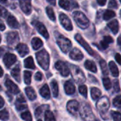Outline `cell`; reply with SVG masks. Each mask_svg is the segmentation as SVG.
Listing matches in <instances>:
<instances>
[{
  "mask_svg": "<svg viewBox=\"0 0 121 121\" xmlns=\"http://www.w3.org/2000/svg\"><path fill=\"white\" fill-rule=\"evenodd\" d=\"M45 107V106H40L36 108V110L35 111V115L36 118H38L39 116H40V115L42 114V112H43V108Z\"/></svg>",
  "mask_w": 121,
  "mask_h": 121,
  "instance_id": "f6af8a7d",
  "label": "cell"
},
{
  "mask_svg": "<svg viewBox=\"0 0 121 121\" xmlns=\"http://www.w3.org/2000/svg\"><path fill=\"white\" fill-rule=\"evenodd\" d=\"M45 121H56L53 113L49 110L46 111L45 113Z\"/></svg>",
  "mask_w": 121,
  "mask_h": 121,
  "instance_id": "8d00e7d4",
  "label": "cell"
},
{
  "mask_svg": "<svg viewBox=\"0 0 121 121\" xmlns=\"http://www.w3.org/2000/svg\"><path fill=\"white\" fill-rule=\"evenodd\" d=\"M38 121H41V120H38Z\"/></svg>",
  "mask_w": 121,
  "mask_h": 121,
  "instance_id": "91938a15",
  "label": "cell"
},
{
  "mask_svg": "<svg viewBox=\"0 0 121 121\" xmlns=\"http://www.w3.org/2000/svg\"><path fill=\"white\" fill-rule=\"evenodd\" d=\"M71 73L74 80L77 83L82 84L86 81V77L81 69H79L77 66H71Z\"/></svg>",
  "mask_w": 121,
  "mask_h": 121,
  "instance_id": "8992f818",
  "label": "cell"
},
{
  "mask_svg": "<svg viewBox=\"0 0 121 121\" xmlns=\"http://www.w3.org/2000/svg\"><path fill=\"white\" fill-rule=\"evenodd\" d=\"M116 16V13L113 11H111V10H106L104 13V16H103V18L105 21H108V20H110L111 18H113V17Z\"/></svg>",
  "mask_w": 121,
  "mask_h": 121,
  "instance_id": "d6a6232c",
  "label": "cell"
},
{
  "mask_svg": "<svg viewBox=\"0 0 121 121\" xmlns=\"http://www.w3.org/2000/svg\"><path fill=\"white\" fill-rule=\"evenodd\" d=\"M75 40L85 49V50H86V52L92 55V56H95V52L93 50V49L89 46V45L87 43L86 41H85V40L82 38V36L80 34H76L75 35Z\"/></svg>",
  "mask_w": 121,
  "mask_h": 121,
  "instance_id": "52a82bcc",
  "label": "cell"
},
{
  "mask_svg": "<svg viewBox=\"0 0 121 121\" xmlns=\"http://www.w3.org/2000/svg\"><path fill=\"white\" fill-rule=\"evenodd\" d=\"M5 86L7 88L8 91L11 94H18L20 92V89L18 87V86L15 83H13L11 80H10L9 79L6 80V82H5Z\"/></svg>",
  "mask_w": 121,
  "mask_h": 121,
  "instance_id": "9a60e30c",
  "label": "cell"
},
{
  "mask_svg": "<svg viewBox=\"0 0 121 121\" xmlns=\"http://www.w3.org/2000/svg\"><path fill=\"white\" fill-rule=\"evenodd\" d=\"M3 62L5 66L9 68L16 62V56L11 53H6L4 56Z\"/></svg>",
  "mask_w": 121,
  "mask_h": 121,
  "instance_id": "4fadbf2b",
  "label": "cell"
},
{
  "mask_svg": "<svg viewBox=\"0 0 121 121\" xmlns=\"http://www.w3.org/2000/svg\"><path fill=\"white\" fill-rule=\"evenodd\" d=\"M79 114L84 121H96L95 116L89 104H83L79 109Z\"/></svg>",
  "mask_w": 121,
  "mask_h": 121,
  "instance_id": "3957f363",
  "label": "cell"
},
{
  "mask_svg": "<svg viewBox=\"0 0 121 121\" xmlns=\"http://www.w3.org/2000/svg\"><path fill=\"white\" fill-rule=\"evenodd\" d=\"M3 73H4V71H3L2 68H1V75H0V77H2L3 76Z\"/></svg>",
  "mask_w": 121,
  "mask_h": 121,
  "instance_id": "9f6ffc18",
  "label": "cell"
},
{
  "mask_svg": "<svg viewBox=\"0 0 121 121\" xmlns=\"http://www.w3.org/2000/svg\"><path fill=\"white\" fill-rule=\"evenodd\" d=\"M31 72L29 71H24L23 72V79H24V82L25 84H26L27 85H29L31 83Z\"/></svg>",
  "mask_w": 121,
  "mask_h": 121,
  "instance_id": "d590c367",
  "label": "cell"
},
{
  "mask_svg": "<svg viewBox=\"0 0 121 121\" xmlns=\"http://www.w3.org/2000/svg\"><path fill=\"white\" fill-rule=\"evenodd\" d=\"M110 70L111 72V74L113 77H118L119 76V70L118 68L117 67V65H116V63L113 61H111L108 64Z\"/></svg>",
  "mask_w": 121,
  "mask_h": 121,
  "instance_id": "83f0119b",
  "label": "cell"
},
{
  "mask_svg": "<svg viewBox=\"0 0 121 121\" xmlns=\"http://www.w3.org/2000/svg\"><path fill=\"white\" fill-rule=\"evenodd\" d=\"M108 7L113 8V9H117L118 8V3L116 0H109L108 2Z\"/></svg>",
  "mask_w": 121,
  "mask_h": 121,
  "instance_id": "bcb514c9",
  "label": "cell"
},
{
  "mask_svg": "<svg viewBox=\"0 0 121 121\" xmlns=\"http://www.w3.org/2000/svg\"><path fill=\"white\" fill-rule=\"evenodd\" d=\"M50 85L52 87V94L53 96L55 98H57L58 96V93H59V88H58V84L56 82V80L53 79L51 82H50Z\"/></svg>",
  "mask_w": 121,
  "mask_h": 121,
  "instance_id": "4dcf8cb0",
  "label": "cell"
},
{
  "mask_svg": "<svg viewBox=\"0 0 121 121\" xmlns=\"http://www.w3.org/2000/svg\"><path fill=\"white\" fill-rule=\"evenodd\" d=\"M91 96L94 101L99 100L101 96V91L100 89L96 87H92L91 89Z\"/></svg>",
  "mask_w": 121,
  "mask_h": 121,
  "instance_id": "f1b7e54d",
  "label": "cell"
},
{
  "mask_svg": "<svg viewBox=\"0 0 121 121\" xmlns=\"http://www.w3.org/2000/svg\"><path fill=\"white\" fill-rule=\"evenodd\" d=\"M25 92L26 94V96L30 101H33L37 98L36 93L32 87H26L25 89Z\"/></svg>",
  "mask_w": 121,
  "mask_h": 121,
  "instance_id": "d4e9b609",
  "label": "cell"
},
{
  "mask_svg": "<svg viewBox=\"0 0 121 121\" xmlns=\"http://www.w3.org/2000/svg\"><path fill=\"white\" fill-rule=\"evenodd\" d=\"M56 41L59 48L64 53H67L72 48L71 41L64 35L58 34V33H57V36L56 37Z\"/></svg>",
  "mask_w": 121,
  "mask_h": 121,
  "instance_id": "5b68a950",
  "label": "cell"
},
{
  "mask_svg": "<svg viewBox=\"0 0 121 121\" xmlns=\"http://www.w3.org/2000/svg\"><path fill=\"white\" fill-rule=\"evenodd\" d=\"M47 1L52 6H55L56 5V0H47Z\"/></svg>",
  "mask_w": 121,
  "mask_h": 121,
  "instance_id": "816d5d0a",
  "label": "cell"
},
{
  "mask_svg": "<svg viewBox=\"0 0 121 121\" xmlns=\"http://www.w3.org/2000/svg\"><path fill=\"white\" fill-rule=\"evenodd\" d=\"M4 29H5V26L4 25V23L2 22H1V30L3 31V30H4Z\"/></svg>",
  "mask_w": 121,
  "mask_h": 121,
  "instance_id": "11a10c76",
  "label": "cell"
},
{
  "mask_svg": "<svg viewBox=\"0 0 121 121\" xmlns=\"http://www.w3.org/2000/svg\"><path fill=\"white\" fill-rule=\"evenodd\" d=\"M11 76L13 77V79L18 82H21V69L19 67V66H16L15 67L11 72Z\"/></svg>",
  "mask_w": 121,
  "mask_h": 121,
  "instance_id": "603a6c76",
  "label": "cell"
},
{
  "mask_svg": "<svg viewBox=\"0 0 121 121\" xmlns=\"http://www.w3.org/2000/svg\"><path fill=\"white\" fill-rule=\"evenodd\" d=\"M7 24L11 28H19V23H18V21L12 15H10V16H8V18H7Z\"/></svg>",
  "mask_w": 121,
  "mask_h": 121,
  "instance_id": "ffe728a7",
  "label": "cell"
},
{
  "mask_svg": "<svg viewBox=\"0 0 121 121\" xmlns=\"http://www.w3.org/2000/svg\"><path fill=\"white\" fill-rule=\"evenodd\" d=\"M113 106L116 108H121V95L117 96L113 101Z\"/></svg>",
  "mask_w": 121,
  "mask_h": 121,
  "instance_id": "60d3db41",
  "label": "cell"
},
{
  "mask_svg": "<svg viewBox=\"0 0 121 121\" xmlns=\"http://www.w3.org/2000/svg\"><path fill=\"white\" fill-rule=\"evenodd\" d=\"M19 5L24 13L28 15L31 13V0H18Z\"/></svg>",
  "mask_w": 121,
  "mask_h": 121,
  "instance_id": "5bb4252c",
  "label": "cell"
},
{
  "mask_svg": "<svg viewBox=\"0 0 121 121\" xmlns=\"http://www.w3.org/2000/svg\"><path fill=\"white\" fill-rule=\"evenodd\" d=\"M79 93L85 98L87 97V87L85 85H82L79 87Z\"/></svg>",
  "mask_w": 121,
  "mask_h": 121,
  "instance_id": "7bdbcfd3",
  "label": "cell"
},
{
  "mask_svg": "<svg viewBox=\"0 0 121 121\" xmlns=\"http://www.w3.org/2000/svg\"><path fill=\"white\" fill-rule=\"evenodd\" d=\"M16 50H17L18 53L19 54V55L21 57L26 56L29 52V49H28V46L26 44H23V43L18 44L17 46H16Z\"/></svg>",
  "mask_w": 121,
  "mask_h": 121,
  "instance_id": "ac0fdd59",
  "label": "cell"
},
{
  "mask_svg": "<svg viewBox=\"0 0 121 121\" xmlns=\"http://www.w3.org/2000/svg\"><path fill=\"white\" fill-rule=\"evenodd\" d=\"M96 108L99 110L101 116L104 117L107 114V112L110 108V101L106 96H103L99 99L96 102Z\"/></svg>",
  "mask_w": 121,
  "mask_h": 121,
  "instance_id": "277c9868",
  "label": "cell"
},
{
  "mask_svg": "<svg viewBox=\"0 0 121 121\" xmlns=\"http://www.w3.org/2000/svg\"><path fill=\"white\" fill-rule=\"evenodd\" d=\"M113 43V39L111 36L109 35H106L104 37V40L102 41H101L100 45H101V48L102 50H106L108 48V45L110 43Z\"/></svg>",
  "mask_w": 121,
  "mask_h": 121,
  "instance_id": "44dd1931",
  "label": "cell"
},
{
  "mask_svg": "<svg viewBox=\"0 0 121 121\" xmlns=\"http://www.w3.org/2000/svg\"><path fill=\"white\" fill-rule=\"evenodd\" d=\"M59 5L61 8L65 10H70L72 9V4L71 1H69L68 0H60L59 1Z\"/></svg>",
  "mask_w": 121,
  "mask_h": 121,
  "instance_id": "1f68e13d",
  "label": "cell"
},
{
  "mask_svg": "<svg viewBox=\"0 0 121 121\" xmlns=\"http://www.w3.org/2000/svg\"><path fill=\"white\" fill-rule=\"evenodd\" d=\"M103 84H104V86L105 87V89L106 90H109L112 86L111 82L110 79L108 77H105L103 79Z\"/></svg>",
  "mask_w": 121,
  "mask_h": 121,
  "instance_id": "f35d334b",
  "label": "cell"
},
{
  "mask_svg": "<svg viewBox=\"0 0 121 121\" xmlns=\"http://www.w3.org/2000/svg\"><path fill=\"white\" fill-rule=\"evenodd\" d=\"M67 109L69 113L75 116L79 110V104L75 100H71L67 104Z\"/></svg>",
  "mask_w": 121,
  "mask_h": 121,
  "instance_id": "7c38bea8",
  "label": "cell"
},
{
  "mask_svg": "<svg viewBox=\"0 0 121 121\" xmlns=\"http://www.w3.org/2000/svg\"><path fill=\"white\" fill-rule=\"evenodd\" d=\"M59 19H60V22L61 25L67 30H72L73 29V26L71 22V20L65 13H60Z\"/></svg>",
  "mask_w": 121,
  "mask_h": 121,
  "instance_id": "ba28073f",
  "label": "cell"
},
{
  "mask_svg": "<svg viewBox=\"0 0 121 121\" xmlns=\"http://www.w3.org/2000/svg\"><path fill=\"white\" fill-rule=\"evenodd\" d=\"M117 42H118V45L121 48V35H120V36L118 38Z\"/></svg>",
  "mask_w": 121,
  "mask_h": 121,
  "instance_id": "db71d44e",
  "label": "cell"
},
{
  "mask_svg": "<svg viewBox=\"0 0 121 121\" xmlns=\"http://www.w3.org/2000/svg\"><path fill=\"white\" fill-rule=\"evenodd\" d=\"M7 1V0H1V2L2 3V4H4V3H6Z\"/></svg>",
  "mask_w": 121,
  "mask_h": 121,
  "instance_id": "6f0895ef",
  "label": "cell"
},
{
  "mask_svg": "<svg viewBox=\"0 0 121 121\" xmlns=\"http://www.w3.org/2000/svg\"><path fill=\"white\" fill-rule=\"evenodd\" d=\"M36 60L38 65L45 70L49 68L50 65V55L45 50H42L35 54Z\"/></svg>",
  "mask_w": 121,
  "mask_h": 121,
  "instance_id": "6da1fadb",
  "label": "cell"
},
{
  "mask_svg": "<svg viewBox=\"0 0 121 121\" xmlns=\"http://www.w3.org/2000/svg\"><path fill=\"white\" fill-rule=\"evenodd\" d=\"M0 101H1V102H0V108H1L4 106V99L1 96L0 97Z\"/></svg>",
  "mask_w": 121,
  "mask_h": 121,
  "instance_id": "f5cc1de1",
  "label": "cell"
},
{
  "mask_svg": "<svg viewBox=\"0 0 121 121\" xmlns=\"http://www.w3.org/2000/svg\"><path fill=\"white\" fill-rule=\"evenodd\" d=\"M21 118L25 121H32L33 118H32V116L31 113L29 111H26L24 113H23L21 114Z\"/></svg>",
  "mask_w": 121,
  "mask_h": 121,
  "instance_id": "ab89813d",
  "label": "cell"
},
{
  "mask_svg": "<svg viewBox=\"0 0 121 121\" xmlns=\"http://www.w3.org/2000/svg\"><path fill=\"white\" fill-rule=\"evenodd\" d=\"M8 14V11H7V10L6 9H5L4 8H3V7H1V17H6V16Z\"/></svg>",
  "mask_w": 121,
  "mask_h": 121,
  "instance_id": "681fc988",
  "label": "cell"
},
{
  "mask_svg": "<svg viewBox=\"0 0 121 121\" xmlns=\"http://www.w3.org/2000/svg\"><path fill=\"white\" fill-rule=\"evenodd\" d=\"M65 91L67 95H72L75 92V86L71 81H67L65 83Z\"/></svg>",
  "mask_w": 121,
  "mask_h": 121,
  "instance_id": "d6986e66",
  "label": "cell"
},
{
  "mask_svg": "<svg viewBox=\"0 0 121 121\" xmlns=\"http://www.w3.org/2000/svg\"><path fill=\"white\" fill-rule=\"evenodd\" d=\"M108 27L111 29L113 34H117L119 30V23L117 20H113L108 23Z\"/></svg>",
  "mask_w": 121,
  "mask_h": 121,
  "instance_id": "7402d4cb",
  "label": "cell"
},
{
  "mask_svg": "<svg viewBox=\"0 0 121 121\" xmlns=\"http://www.w3.org/2000/svg\"><path fill=\"white\" fill-rule=\"evenodd\" d=\"M115 58H116V62L121 65V55L119 53H117L115 56Z\"/></svg>",
  "mask_w": 121,
  "mask_h": 121,
  "instance_id": "c3c4849f",
  "label": "cell"
},
{
  "mask_svg": "<svg viewBox=\"0 0 121 121\" xmlns=\"http://www.w3.org/2000/svg\"><path fill=\"white\" fill-rule=\"evenodd\" d=\"M55 68L59 71V72L60 73V74L62 77H67L69 74V69L68 67V66L66 65V63H65L64 62L62 61H58L55 63Z\"/></svg>",
  "mask_w": 121,
  "mask_h": 121,
  "instance_id": "9c48e42d",
  "label": "cell"
},
{
  "mask_svg": "<svg viewBox=\"0 0 121 121\" xmlns=\"http://www.w3.org/2000/svg\"><path fill=\"white\" fill-rule=\"evenodd\" d=\"M112 118L114 121H121V113L118 111H111Z\"/></svg>",
  "mask_w": 121,
  "mask_h": 121,
  "instance_id": "b9f144b4",
  "label": "cell"
},
{
  "mask_svg": "<svg viewBox=\"0 0 121 121\" xmlns=\"http://www.w3.org/2000/svg\"><path fill=\"white\" fill-rule=\"evenodd\" d=\"M84 66L86 67V69H87L88 70L94 72V73H96L97 72V67L95 65V63L93 61L91 60H86L84 63Z\"/></svg>",
  "mask_w": 121,
  "mask_h": 121,
  "instance_id": "4316f807",
  "label": "cell"
},
{
  "mask_svg": "<svg viewBox=\"0 0 121 121\" xmlns=\"http://www.w3.org/2000/svg\"><path fill=\"white\" fill-rule=\"evenodd\" d=\"M24 66L27 69H34L35 68L34 61H33V59L32 57H28L26 59H25V60H24Z\"/></svg>",
  "mask_w": 121,
  "mask_h": 121,
  "instance_id": "f546056e",
  "label": "cell"
},
{
  "mask_svg": "<svg viewBox=\"0 0 121 121\" xmlns=\"http://www.w3.org/2000/svg\"><path fill=\"white\" fill-rule=\"evenodd\" d=\"M31 45H32V48L36 50L43 45V43L41 40V39H40L39 38L35 37L31 40Z\"/></svg>",
  "mask_w": 121,
  "mask_h": 121,
  "instance_id": "484cf974",
  "label": "cell"
},
{
  "mask_svg": "<svg viewBox=\"0 0 121 121\" xmlns=\"http://www.w3.org/2000/svg\"><path fill=\"white\" fill-rule=\"evenodd\" d=\"M6 41L8 45H9L10 46L16 45L19 41V36L18 33L15 31L8 33L6 35Z\"/></svg>",
  "mask_w": 121,
  "mask_h": 121,
  "instance_id": "8fae6325",
  "label": "cell"
},
{
  "mask_svg": "<svg viewBox=\"0 0 121 121\" xmlns=\"http://www.w3.org/2000/svg\"><path fill=\"white\" fill-rule=\"evenodd\" d=\"M42 78H43V74L41 72H38L35 74V79L36 81H41L42 80Z\"/></svg>",
  "mask_w": 121,
  "mask_h": 121,
  "instance_id": "7dc6e473",
  "label": "cell"
},
{
  "mask_svg": "<svg viewBox=\"0 0 121 121\" xmlns=\"http://www.w3.org/2000/svg\"><path fill=\"white\" fill-rule=\"evenodd\" d=\"M32 23L35 26V28H36V30H38V32L39 33H40L45 38H46V39L49 38L48 32L43 23H42L41 22H39V21H33Z\"/></svg>",
  "mask_w": 121,
  "mask_h": 121,
  "instance_id": "30bf717a",
  "label": "cell"
},
{
  "mask_svg": "<svg viewBox=\"0 0 121 121\" xmlns=\"http://www.w3.org/2000/svg\"><path fill=\"white\" fill-rule=\"evenodd\" d=\"M120 1H121V0H120Z\"/></svg>",
  "mask_w": 121,
  "mask_h": 121,
  "instance_id": "94428289",
  "label": "cell"
},
{
  "mask_svg": "<svg viewBox=\"0 0 121 121\" xmlns=\"http://www.w3.org/2000/svg\"><path fill=\"white\" fill-rule=\"evenodd\" d=\"M100 66H101L102 73L104 74V75L108 76V65H107L106 62L104 60H101L100 61Z\"/></svg>",
  "mask_w": 121,
  "mask_h": 121,
  "instance_id": "e575fe53",
  "label": "cell"
},
{
  "mask_svg": "<svg viewBox=\"0 0 121 121\" xmlns=\"http://www.w3.org/2000/svg\"><path fill=\"white\" fill-rule=\"evenodd\" d=\"M120 16H121V11H120Z\"/></svg>",
  "mask_w": 121,
  "mask_h": 121,
  "instance_id": "680465c9",
  "label": "cell"
},
{
  "mask_svg": "<svg viewBox=\"0 0 121 121\" xmlns=\"http://www.w3.org/2000/svg\"><path fill=\"white\" fill-rule=\"evenodd\" d=\"M113 89L116 93L120 92L121 88H120V84H119V81L116 79L113 81Z\"/></svg>",
  "mask_w": 121,
  "mask_h": 121,
  "instance_id": "ee69618b",
  "label": "cell"
},
{
  "mask_svg": "<svg viewBox=\"0 0 121 121\" xmlns=\"http://www.w3.org/2000/svg\"><path fill=\"white\" fill-rule=\"evenodd\" d=\"M106 2H107V0H97V3L100 6H104V5H106Z\"/></svg>",
  "mask_w": 121,
  "mask_h": 121,
  "instance_id": "f907efd6",
  "label": "cell"
},
{
  "mask_svg": "<svg viewBox=\"0 0 121 121\" xmlns=\"http://www.w3.org/2000/svg\"><path fill=\"white\" fill-rule=\"evenodd\" d=\"M15 106H16V108L18 111H23L28 108L26 101L23 96H20L19 97L17 98Z\"/></svg>",
  "mask_w": 121,
  "mask_h": 121,
  "instance_id": "e0dca14e",
  "label": "cell"
},
{
  "mask_svg": "<svg viewBox=\"0 0 121 121\" xmlns=\"http://www.w3.org/2000/svg\"><path fill=\"white\" fill-rule=\"evenodd\" d=\"M46 13L48 15V16L49 17V18L52 21H55L56 18H55V15L54 13V11L52 9V8L51 6H47L46 7Z\"/></svg>",
  "mask_w": 121,
  "mask_h": 121,
  "instance_id": "836d02e7",
  "label": "cell"
},
{
  "mask_svg": "<svg viewBox=\"0 0 121 121\" xmlns=\"http://www.w3.org/2000/svg\"><path fill=\"white\" fill-rule=\"evenodd\" d=\"M0 118L2 121H7L9 118V114L6 109H3L0 113Z\"/></svg>",
  "mask_w": 121,
  "mask_h": 121,
  "instance_id": "74e56055",
  "label": "cell"
},
{
  "mask_svg": "<svg viewBox=\"0 0 121 121\" xmlns=\"http://www.w3.org/2000/svg\"><path fill=\"white\" fill-rule=\"evenodd\" d=\"M40 94L42 97H43L45 99H49L50 98V91L48 86L47 84H45L40 89Z\"/></svg>",
  "mask_w": 121,
  "mask_h": 121,
  "instance_id": "cb8c5ba5",
  "label": "cell"
},
{
  "mask_svg": "<svg viewBox=\"0 0 121 121\" xmlns=\"http://www.w3.org/2000/svg\"><path fill=\"white\" fill-rule=\"evenodd\" d=\"M69 57L72 60L79 61V60H82L84 58V55H83V53L82 52V51L80 50L75 48L73 50H72L71 52H69Z\"/></svg>",
  "mask_w": 121,
  "mask_h": 121,
  "instance_id": "2e32d148",
  "label": "cell"
},
{
  "mask_svg": "<svg viewBox=\"0 0 121 121\" xmlns=\"http://www.w3.org/2000/svg\"><path fill=\"white\" fill-rule=\"evenodd\" d=\"M73 18L77 25L82 29H86L89 26V20L81 11H74L73 13Z\"/></svg>",
  "mask_w": 121,
  "mask_h": 121,
  "instance_id": "7a4b0ae2",
  "label": "cell"
}]
</instances>
